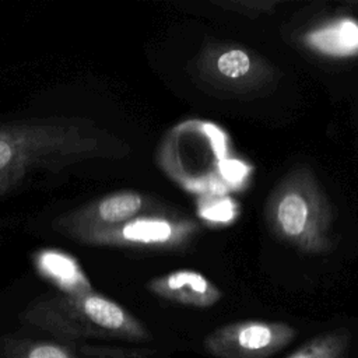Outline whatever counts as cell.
Returning <instances> with one entry per match:
<instances>
[{"label":"cell","instance_id":"7a4b0ae2","mask_svg":"<svg viewBox=\"0 0 358 358\" xmlns=\"http://www.w3.org/2000/svg\"><path fill=\"white\" fill-rule=\"evenodd\" d=\"M21 320L64 341L147 343L152 338L151 331L138 317L95 289L42 295L24 309Z\"/></svg>","mask_w":358,"mask_h":358},{"label":"cell","instance_id":"8992f818","mask_svg":"<svg viewBox=\"0 0 358 358\" xmlns=\"http://www.w3.org/2000/svg\"><path fill=\"white\" fill-rule=\"evenodd\" d=\"M296 334V329L284 322L248 319L214 329L206 336L203 347L215 358H270Z\"/></svg>","mask_w":358,"mask_h":358},{"label":"cell","instance_id":"277c9868","mask_svg":"<svg viewBox=\"0 0 358 358\" xmlns=\"http://www.w3.org/2000/svg\"><path fill=\"white\" fill-rule=\"evenodd\" d=\"M193 81L224 99L266 95L278 83V70L256 50L232 42L207 41L187 66Z\"/></svg>","mask_w":358,"mask_h":358},{"label":"cell","instance_id":"6da1fadb","mask_svg":"<svg viewBox=\"0 0 358 358\" xmlns=\"http://www.w3.org/2000/svg\"><path fill=\"white\" fill-rule=\"evenodd\" d=\"M130 145L94 120L50 116L0 124V197L36 172H59L92 159L124 158Z\"/></svg>","mask_w":358,"mask_h":358},{"label":"cell","instance_id":"3957f363","mask_svg":"<svg viewBox=\"0 0 358 358\" xmlns=\"http://www.w3.org/2000/svg\"><path fill=\"white\" fill-rule=\"evenodd\" d=\"M264 218L271 234L292 248L320 255L334 249L333 208L313 171L291 168L270 192Z\"/></svg>","mask_w":358,"mask_h":358},{"label":"cell","instance_id":"30bf717a","mask_svg":"<svg viewBox=\"0 0 358 358\" xmlns=\"http://www.w3.org/2000/svg\"><path fill=\"white\" fill-rule=\"evenodd\" d=\"M35 271L62 294H81L94 289L78 260L60 249L43 248L32 255Z\"/></svg>","mask_w":358,"mask_h":358},{"label":"cell","instance_id":"9c48e42d","mask_svg":"<svg viewBox=\"0 0 358 358\" xmlns=\"http://www.w3.org/2000/svg\"><path fill=\"white\" fill-rule=\"evenodd\" d=\"M152 295L183 306L207 309L222 299V289L200 271L179 268L147 281Z\"/></svg>","mask_w":358,"mask_h":358},{"label":"cell","instance_id":"7c38bea8","mask_svg":"<svg viewBox=\"0 0 358 358\" xmlns=\"http://www.w3.org/2000/svg\"><path fill=\"white\" fill-rule=\"evenodd\" d=\"M350 343V330L338 327L312 337L285 358H347Z\"/></svg>","mask_w":358,"mask_h":358},{"label":"cell","instance_id":"5b68a950","mask_svg":"<svg viewBox=\"0 0 358 358\" xmlns=\"http://www.w3.org/2000/svg\"><path fill=\"white\" fill-rule=\"evenodd\" d=\"M200 225L169 213H150L117 227L87 232L76 241L91 246L173 252L186 249L199 235Z\"/></svg>","mask_w":358,"mask_h":358},{"label":"cell","instance_id":"52a82bcc","mask_svg":"<svg viewBox=\"0 0 358 358\" xmlns=\"http://www.w3.org/2000/svg\"><path fill=\"white\" fill-rule=\"evenodd\" d=\"M159 204L136 190H116L94 199L53 221V228L71 239L105 228L117 227L134 217L158 213Z\"/></svg>","mask_w":358,"mask_h":358},{"label":"cell","instance_id":"ba28073f","mask_svg":"<svg viewBox=\"0 0 358 358\" xmlns=\"http://www.w3.org/2000/svg\"><path fill=\"white\" fill-rule=\"evenodd\" d=\"M154 350L99 343L1 336L0 358H152Z\"/></svg>","mask_w":358,"mask_h":358},{"label":"cell","instance_id":"4fadbf2b","mask_svg":"<svg viewBox=\"0 0 358 358\" xmlns=\"http://www.w3.org/2000/svg\"><path fill=\"white\" fill-rule=\"evenodd\" d=\"M217 7L255 18L267 13H273L281 4L280 0H217L213 1Z\"/></svg>","mask_w":358,"mask_h":358},{"label":"cell","instance_id":"8fae6325","mask_svg":"<svg viewBox=\"0 0 358 358\" xmlns=\"http://www.w3.org/2000/svg\"><path fill=\"white\" fill-rule=\"evenodd\" d=\"M310 50L329 57H352L358 55V21L336 18L303 35Z\"/></svg>","mask_w":358,"mask_h":358}]
</instances>
